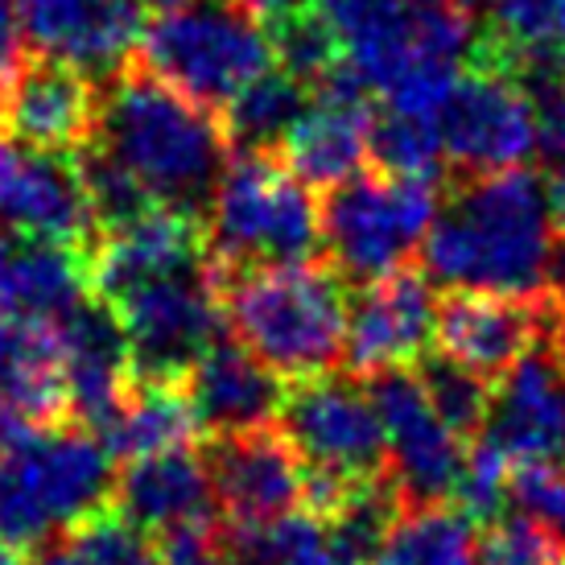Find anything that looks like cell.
<instances>
[{
	"instance_id": "10",
	"label": "cell",
	"mask_w": 565,
	"mask_h": 565,
	"mask_svg": "<svg viewBox=\"0 0 565 565\" xmlns=\"http://www.w3.org/2000/svg\"><path fill=\"white\" fill-rule=\"evenodd\" d=\"M285 438L298 446L310 471L343 475V479H376L388 471V438L380 408L367 388L351 376L298 380L281 405Z\"/></svg>"
},
{
	"instance_id": "16",
	"label": "cell",
	"mask_w": 565,
	"mask_h": 565,
	"mask_svg": "<svg viewBox=\"0 0 565 565\" xmlns=\"http://www.w3.org/2000/svg\"><path fill=\"white\" fill-rule=\"evenodd\" d=\"M203 458L227 524H268L306 500V458L285 438V429L256 425L239 434H215Z\"/></svg>"
},
{
	"instance_id": "41",
	"label": "cell",
	"mask_w": 565,
	"mask_h": 565,
	"mask_svg": "<svg viewBox=\"0 0 565 565\" xmlns=\"http://www.w3.org/2000/svg\"><path fill=\"white\" fill-rule=\"evenodd\" d=\"M315 4H322V9H327L330 17H339V13H347V9L355 4V0H315Z\"/></svg>"
},
{
	"instance_id": "12",
	"label": "cell",
	"mask_w": 565,
	"mask_h": 565,
	"mask_svg": "<svg viewBox=\"0 0 565 565\" xmlns=\"http://www.w3.org/2000/svg\"><path fill=\"white\" fill-rule=\"evenodd\" d=\"M557 289L495 294V289H450L438 306L441 355L471 367L475 376L503 380L524 355L553 343Z\"/></svg>"
},
{
	"instance_id": "3",
	"label": "cell",
	"mask_w": 565,
	"mask_h": 565,
	"mask_svg": "<svg viewBox=\"0 0 565 565\" xmlns=\"http://www.w3.org/2000/svg\"><path fill=\"white\" fill-rule=\"evenodd\" d=\"M215 268V265H211ZM220 273L227 327L281 380H315L347 355L343 277L318 260Z\"/></svg>"
},
{
	"instance_id": "34",
	"label": "cell",
	"mask_w": 565,
	"mask_h": 565,
	"mask_svg": "<svg viewBox=\"0 0 565 565\" xmlns=\"http://www.w3.org/2000/svg\"><path fill=\"white\" fill-rule=\"evenodd\" d=\"M512 500L545 533L565 541V462H520L512 471Z\"/></svg>"
},
{
	"instance_id": "18",
	"label": "cell",
	"mask_w": 565,
	"mask_h": 565,
	"mask_svg": "<svg viewBox=\"0 0 565 565\" xmlns=\"http://www.w3.org/2000/svg\"><path fill=\"white\" fill-rule=\"evenodd\" d=\"M206 236L182 206H149L145 215L104 232L99 244H92V289L95 298L116 301L141 289L149 281H166L190 268H203Z\"/></svg>"
},
{
	"instance_id": "21",
	"label": "cell",
	"mask_w": 565,
	"mask_h": 565,
	"mask_svg": "<svg viewBox=\"0 0 565 565\" xmlns=\"http://www.w3.org/2000/svg\"><path fill=\"white\" fill-rule=\"evenodd\" d=\"M111 508L153 536H170L178 529L215 520V487H211L206 458L190 450L132 458L116 475Z\"/></svg>"
},
{
	"instance_id": "28",
	"label": "cell",
	"mask_w": 565,
	"mask_h": 565,
	"mask_svg": "<svg viewBox=\"0 0 565 565\" xmlns=\"http://www.w3.org/2000/svg\"><path fill=\"white\" fill-rule=\"evenodd\" d=\"M372 161L388 178H413V182H434V186L450 170L438 120L405 116L393 108L372 120Z\"/></svg>"
},
{
	"instance_id": "33",
	"label": "cell",
	"mask_w": 565,
	"mask_h": 565,
	"mask_svg": "<svg viewBox=\"0 0 565 565\" xmlns=\"http://www.w3.org/2000/svg\"><path fill=\"white\" fill-rule=\"evenodd\" d=\"M13 4L25 30V46L54 54V58H66L75 50L95 9V0H13Z\"/></svg>"
},
{
	"instance_id": "11",
	"label": "cell",
	"mask_w": 565,
	"mask_h": 565,
	"mask_svg": "<svg viewBox=\"0 0 565 565\" xmlns=\"http://www.w3.org/2000/svg\"><path fill=\"white\" fill-rule=\"evenodd\" d=\"M367 393L376 401L384 438H388V475L401 487L408 508L455 503L471 446L434 408L422 376L413 367H388L367 376Z\"/></svg>"
},
{
	"instance_id": "26",
	"label": "cell",
	"mask_w": 565,
	"mask_h": 565,
	"mask_svg": "<svg viewBox=\"0 0 565 565\" xmlns=\"http://www.w3.org/2000/svg\"><path fill=\"white\" fill-rule=\"evenodd\" d=\"M315 104V92L289 71H265L223 108L227 137L239 153H277L289 128Z\"/></svg>"
},
{
	"instance_id": "17",
	"label": "cell",
	"mask_w": 565,
	"mask_h": 565,
	"mask_svg": "<svg viewBox=\"0 0 565 565\" xmlns=\"http://www.w3.org/2000/svg\"><path fill=\"white\" fill-rule=\"evenodd\" d=\"M438 334V301L417 268H396L367 281L347 306V367L351 376H376L388 367H413L429 355Z\"/></svg>"
},
{
	"instance_id": "9",
	"label": "cell",
	"mask_w": 565,
	"mask_h": 565,
	"mask_svg": "<svg viewBox=\"0 0 565 565\" xmlns=\"http://www.w3.org/2000/svg\"><path fill=\"white\" fill-rule=\"evenodd\" d=\"M441 149L458 178L520 170L541 145V111L520 75L467 63L438 116Z\"/></svg>"
},
{
	"instance_id": "29",
	"label": "cell",
	"mask_w": 565,
	"mask_h": 565,
	"mask_svg": "<svg viewBox=\"0 0 565 565\" xmlns=\"http://www.w3.org/2000/svg\"><path fill=\"white\" fill-rule=\"evenodd\" d=\"M417 376H422L434 408L446 417V425L455 429L458 438L475 441L479 438V429H487L491 396H495L491 380L475 376L471 367L455 363L450 355H425L422 367H417Z\"/></svg>"
},
{
	"instance_id": "19",
	"label": "cell",
	"mask_w": 565,
	"mask_h": 565,
	"mask_svg": "<svg viewBox=\"0 0 565 565\" xmlns=\"http://www.w3.org/2000/svg\"><path fill=\"white\" fill-rule=\"evenodd\" d=\"M487 441H495L512 462H565V372L553 360V347L495 380Z\"/></svg>"
},
{
	"instance_id": "2",
	"label": "cell",
	"mask_w": 565,
	"mask_h": 565,
	"mask_svg": "<svg viewBox=\"0 0 565 565\" xmlns=\"http://www.w3.org/2000/svg\"><path fill=\"white\" fill-rule=\"evenodd\" d=\"M95 145L120 161L158 203L194 206L211 203L223 170L232 161V137L220 111L194 104L145 66L111 75L99 99Z\"/></svg>"
},
{
	"instance_id": "36",
	"label": "cell",
	"mask_w": 565,
	"mask_h": 565,
	"mask_svg": "<svg viewBox=\"0 0 565 565\" xmlns=\"http://www.w3.org/2000/svg\"><path fill=\"white\" fill-rule=\"evenodd\" d=\"M550 211H553V223H557V232L565 236V153L557 158V170L550 178Z\"/></svg>"
},
{
	"instance_id": "14",
	"label": "cell",
	"mask_w": 565,
	"mask_h": 565,
	"mask_svg": "<svg viewBox=\"0 0 565 565\" xmlns=\"http://www.w3.org/2000/svg\"><path fill=\"white\" fill-rule=\"evenodd\" d=\"M99 95L87 71L38 54L0 83V128L42 153H79L95 141Z\"/></svg>"
},
{
	"instance_id": "13",
	"label": "cell",
	"mask_w": 565,
	"mask_h": 565,
	"mask_svg": "<svg viewBox=\"0 0 565 565\" xmlns=\"http://www.w3.org/2000/svg\"><path fill=\"white\" fill-rule=\"evenodd\" d=\"M367 83L347 58L327 83L315 87V104L289 128L277 158L285 170L301 178L306 186L334 190L351 182L372 161V120L376 111L367 104Z\"/></svg>"
},
{
	"instance_id": "43",
	"label": "cell",
	"mask_w": 565,
	"mask_h": 565,
	"mask_svg": "<svg viewBox=\"0 0 565 565\" xmlns=\"http://www.w3.org/2000/svg\"><path fill=\"white\" fill-rule=\"evenodd\" d=\"M557 58H562V63H565V42H562V54H557Z\"/></svg>"
},
{
	"instance_id": "37",
	"label": "cell",
	"mask_w": 565,
	"mask_h": 565,
	"mask_svg": "<svg viewBox=\"0 0 565 565\" xmlns=\"http://www.w3.org/2000/svg\"><path fill=\"white\" fill-rule=\"evenodd\" d=\"M553 360L565 372V289H557V327H553Z\"/></svg>"
},
{
	"instance_id": "24",
	"label": "cell",
	"mask_w": 565,
	"mask_h": 565,
	"mask_svg": "<svg viewBox=\"0 0 565 565\" xmlns=\"http://www.w3.org/2000/svg\"><path fill=\"white\" fill-rule=\"evenodd\" d=\"M30 565H166V557L153 533L132 524L125 512L104 508L30 550Z\"/></svg>"
},
{
	"instance_id": "25",
	"label": "cell",
	"mask_w": 565,
	"mask_h": 565,
	"mask_svg": "<svg viewBox=\"0 0 565 565\" xmlns=\"http://www.w3.org/2000/svg\"><path fill=\"white\" fill-rule=\"evenodd\" d=\"M367 565H479L475 520L458 503L405 508Z\"/></svg>"
},
{
	"instance_id": "40",
	"label": "cell",
	"mask_w": 565,
	"mask_h": 565,
	"mask_svg": "<svg viewBox=\"0 0 565 565\" xmlns=\"http://www.w3.org/2000/svg\"><path fill=\"white\" fill-rule=\"evenodd\" d=\"M145 9H161V13H173V9H186L194 0H141Z\"/></svg>"
},
{
	"instance_id": "42",
	"label": "cell",
	"mask_w": 565,
	"mask_h": 565,
	"mask_svg": "<svg viewBox=\"0 0 565 565\" xmlns=\"http://www.w3.org/2000/svg\"><path fill=\"white\" fill-rule=\"evenodd\" d=\"M458 4H462V9H471V13H479V9H491L495 0H458Z\"/></svg>"
},
{
	"instance_id": "27",
	"label": "cell",
	"mask_w": 565,
	"mask_h": 565,
	"mask_svg": "<svg viewBox=\"0 0 565 565\" xmlns=\"http://www.w3.org/2000/svg\"><path fill=\"white\" fill-rule=\"evenodd\" d=\"M268 33H273L277 66L306 83L310 92L347 63V38L339 30V21L315 0H301L289 13L273 17Z\"/></svg>"
},
{
	"instance_id": "6",
	"label": "cell",
	"mask_w": 565,
	"mask_h": 565,
	"mask_svg": "<svg viewBox=\"0 0 565 565\" xmlns=\"http://www.w3.org/2000/svg\"><path fill=\"white\" fill-rule=\"evenodd\" d=\"M141 58L145 71L211 111H223L277 63L265 17L239 0H194L186 9L161 13L145 30Z\"/></svg>"
},
{
	"instance_id": "7",
	"label": "cell",
	"mask_w": 565,
	"mask_h": 565,
	"mask_svg": "<svg viewBox=\"0 0 565 565\" xmlns=\"http://www.w3.org/2000/svg\"><path fill=\"white\" fill-rule=\"evenodd\" d=\"M438 186L388 178V173H355L334 186L322 203V248L330 268L343 281H376L408 265L422 248L429 227L438 223Z\"/></svg>"
},
{
	"instance_id": "32",
	"label": "cell",
	"mask_w": 565,
	"mask_h": 565,
	"mask_svg": "<svg viewBox=\"0 0 565 565\" xmlns=\"http://www.w3.org/2000/svg\"><path fill=\"white\" fill-rule=\"evenodd\" d=\"M479 565H565V541L529 516H500L479 536Z\"/></svg>"
},
{
	"instance_id": "31",
	"label": "cell",
	"mask_w": 565,
	"mask_h": 565,
	"mask_svg": "<svg viewBox=\"0 0 565 565\" xmlns=\"http://www.w3.org/2000/svg\"><path fill=\"white\" fill-rule=\"evenodd\" d=\"M512 471H516V462L503 455L495 441L475 438L471 450H467V462H462L455 503L475 524H495L508 500H512Z\"/></svg>"
},
{
	"instance_id": "23",
	"label": "cell",
	"mask_w": 565,
	"mask_h": 565,
	"mask_svg": "<svg viewBox=\"0 0 565 565\" xmlns=\"http://www.w3.org/2000/svg\"><path fill=\"white\" fill-rule=\"evenodd\" d=\"M203 434L194 417L182 384H153V380H132L125 405L99 438L108 441L116 458H149L166 450H186L190 441Z\"/></svg>"
},
{
	"instance_id": "8",
	"label": "cell",
	"mask_w": 565,
	"mask_h": 565,
	"mask_svg": "<svg viewBox=\"0 0 565 565\" xmlns=\"http://www.w3.org/2000/svg\"><path fill=\"white\" fill-rule=\"evenodd\" d=\"M108 306L125 327L132 380L153 384H182L190 367L220 343V330L227 322L220 273L211 265L149 281Z\"/></svg>"
},
{
	"instance_id": "35",
	"label": "cell",
	"mask_w": 565,
	"mask_h": 565,
	"mask_svg": "<svg viewBox=\"0 0 565 565\" xmlns=\"http://www.w3.org/2000/svg\"><path fill=\"white\" fill-rule=\"evenodd\" d=\"M161 557H166V565H239L223 541L220 520L190 524V529L161 536Z\"/></svg>"
},
{
	"instance_id": "5",
	"label": "cell",
	"mask_w": 565,
	"mask_h": 565,
	"mask_svg": "<svg viewBox=\"0 0 565 565\" xmlns=\"http://www.w3.org/2000/svg\"><path fill=\"white\" fill-rule=\"evenodd\" d=\"M322 244V206L277 153L227 161L206 203V252L215 268L301 265Z\"/></svg>"
},
{
	"instance_id": "1",
	"label": "cell",
	"mask_w": 565,
	"mask_h": 565,
	"mask_svg": "<svg viewBox=\"0 0 565 565\" xmlns=\"http://www.w3.org/2000/svg\"><path fill=\"white\" fill-rule=\"evenodd\" d=\"M553 232L550 190L533 170L458 178L422 244L425 273L455 289L536 294L550 289Z\"/></svg>"
},
{
	"instance_id": "22",
	"label": "cell",
	"mask_w": 565,
	"mask_h": 565,
	"mask_svg": "<svg viewBox=\"0 0 565 565\" xmlns=\"http://www.w3.org/2000/svg\"><path fill=\"white\" fill-rule=\"evenodd\" d=\"M194 417L211 434H239L268 425L285 405L281 376L244 343H215L182 380Z\"/></svg>"
},
{
	"instance_id": "4",
	"label": "cell",
	"mask_w": 565,
	"mask_h": 565,
	"mask_svg": "<svg viewBox=\"0 0 565 565\" xmlns=\"http://www.w3.org/2000/svg\"><path fill=\"white\" fill-rule=\"evenodd\" d=\"M116 467L87 425H38L0 450V541L38 550L42 541L111 508Z\"/></svg>"
},
{
	"instance_id": "38",
	"label": "cell",
	"mask_w": 565,
	"mask_h": 565,
	"mask_svg": "<svg viewBox=\"0 0 565 565\" xmlns=\"http://www.w3.org/2000/svg\"><path fill=\"white\" fill-rule=\"evenodd\" d=\"M239 4H244V9H252L256 17H268V21H273V17L289 13L294 4H301V0H239Z\"/></svg>"
},
{
	"instance_id": "20",
	"label": "cell",
	"mask_w": 565,
	"mask_h": 565,
	"mask_svg": "<svg viewBox=\"0 0 565 565\" xmlns=\"http://www.w3.org/2000/svg\"><path fill=\"white\" fill-rule=\"evenodd\" d=\"M87 248L0 232V318L50 327L92 298Z\"/></svg>"
},
{
	"instance_id": "30",
	"label": "cell",
	"mask_w": 565,
	"mask_h": 565,
	"mask_svg": "<svg viewBox=\"0 0 565 565\" xmlns=\"http://www.w3.org/2000/svg\"><path fill=\"white\" fill-rule=\"evenodd\" d=\"M79 178H83V190H87V203H92V211H95L99 232H111V227H120V223L145 215L149 206H158V199L95 141L87 145V149H79Z\"/></svg>"
},
{
	"instance_id": "39",
	"label": "cell",
	"mask_w": 565,
	"mask_h": 565,
	"mask_svg": "<svg viewBox=\"0 0 565 565\" xmlns=\"http://www.w3.org/2000/svg\"><path fill=\"white\" fill-rule=\"evenodd\" d=\"M21 434H30V429H21V425H17L13 417H9V413H0V450H4L9 441L21 438Z\"/></svg>"
},
{
	"instance_id": "15",
	"label": "cell",
	"mask_w": 565,
	"mask_h": 565,
	"mask_svg": "<svg viewBox=\"0 0 565 565\" xmlns=\"http://www.w3.org/2000/svg\"><path fill=\"white\" fill-rule=\"evenodd\" d=\"M0 232L42 236L92 252V232H99L87 203L79 166L63 153H42L13 141L0 128Z\"/></svg>"
}]
</instances>
